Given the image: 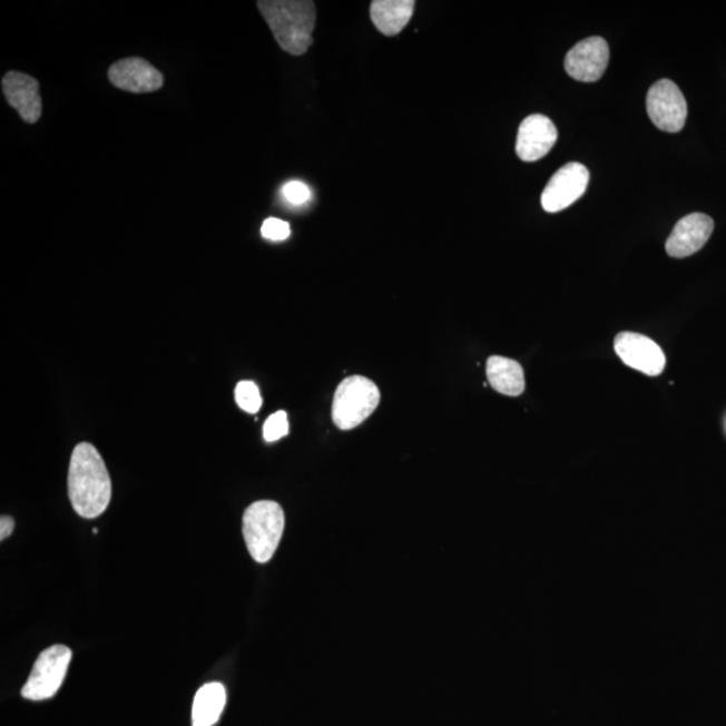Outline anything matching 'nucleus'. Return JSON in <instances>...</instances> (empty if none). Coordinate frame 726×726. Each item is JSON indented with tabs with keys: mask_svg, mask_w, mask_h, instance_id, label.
Segmentation results:
<instances>
[{
	"mask_svg": "<svg viewBox=\"0 0 726 726\" xmlns=\"http://www.w3.org/2000/svg\"><path fill=\"white\" fill-rule=\"evenodd\" d=\"M381 394L372 380L352 375L343 380L334 394L333 420L342 431H350L363 423L377 410Z\"/></svg>",
	"mask_w": 726,
	"mask_h": 726,
	"instance_id": "obj_4",
	"label": "nucleus"
},
{
	"mask_svg": "<svg viewBox=\"0 0 726 726\" xmlns=\"http://www.w3.org/2000/svg\"><path fill=\"white\" fill-rule=\"evenodd\" d=\"M283 194L285 199L293 205H302L307 203L311 197V192L307 185H304L303 182L293 180L288 182L287 185L283 187Z\"/></svg>",
	"mask_w": 726,
	"mask_h": 726,
	"instance_id": "obj_20",
	"label": "nucleus"
},
{
	"mask_svg": "<svg viewBox=\"0 0 726 726\" xmlns=\"http://www.w3.org/2000/svg\"><path fill=\"white\" fill-rule=\"evenodd\" d=\"M14 520H12V518L9 516H3L2 520H0V540L3 541L6 538L10 537L12 530H14Z\"/></svg>",
	"mask_w": 726,
	"mask_h": 726,
	"instance_id": "obj_21",
	"label": "nucleus"
},
{
	"mask_svg": "<svg viewBox=\"0 0 726 726\" xmlns=\"http://www.w3.org/2000/svg\"><path fill=\"white\" fill-rule=\"evenodd\" d=\"M414 6L413 0H374L371 4L372 22L382 35L398 36L410 23Z\"/></svg>",
	"mask_w": 726,
	"mask_h": 726,
	"instance_id": "obj_14",
	"label": "nucleus"
},
{
	"mask_svg": "<svg viewBox=\"0 0 726 726\" xmlns=\"http://www.w3.org/2000/svg\"><path fill=\"white\" fill-rule=\"evenodd\" d=\"M262 235L271 242H284L291 235L290 225L278 218H268L262 226Z\"/></svg>",
	"mask_w": 726,
	"mask_h": 726,
	"instance_id": "obj_19",
	"label": "nucleus"
},
{
	"mask_svg": "<svg viewBox=\"0 0 726 726\" xmlns=\"http://www.w3.org/2000/svg\"><path fill=\"white\" fill-rule=\"evenodd\" d=\"M485 373H488L490 385L498 393L518 398L524 392L527 385H524L523 369L514 360L498 355L490 356Z\"/></svg>",
	"mask_w": 726,
	"mask_h": 726,
	"instance_id": "obj_15",
	"label": "nucleus"
},
{
	"mask_svg": "<svg viewBox=\"0 0 726 726\" xmlns=\"http://www.w3.org/2000/svg\"><path fill=\"white\" fill-rule=\"evenodd\" d=\"M715 229V223L703 213H693L679 219L666 242L667 255L685 258L695 255L708 243Z\"/></svg>",
	"mask_w": 726,
	"mask_h": 726,
	"instance_id": "obj_12",
	"label": "nucleus"
},
{
	"mask_svg": "<svg viewBox=\"0 0 726 726\" xmlns=\"http://www.w3.org/2000/svg\"><path fill=\"white\" fill-rule=\"evenodd\" d=\"M112 86L129 94H153L164 87L165 77L140 57H129L108 70Z\"/></svg>",
	"mask_w": 726,
	"mask_h": 726,
	"instance_id": "obj_10",
	"label": "nucleus"
},
{
	"mask_svg": "<svg viewBox=\"0 0 726 726\" xmlns=\"http://www.w3.org/2000/svg\"><path fill=\"white\" fill-rule=\"evenodd\" d=\"M559 131L548 116H528L518 129L516 151L523 161H536L552 150Z\"/></svg>",
	"mask_w": 726,
	"mask_h": 726,
	"instance_id": "obj_11",
	"label": "nucleus"
},
{
	"mask_svg": "<svg viewBox=\"0 0 726 726\" xmlns=\"http://www.w3.org/2000/svg\"><path fill=\"white\" fill-rule=\"evenodd\" d=\"M2 89L6 100L17 109L23 121L28 125H36L41 119L40 82L35 77L21 73V71H9L3 77Z\"/></svg>",
	"mask_w": 726,
	"mask_h": 726,
	"instance_id": "obj_13",
	"label": "nucleus"
},
{
	"mask_svg": "<svg viewBox=\"0 0 726 726\" xmlns=\"http://www.w3.org/2000/svg\"><path fill=\"white\" fill-rule=\"evenodd\" d=\"M265 22L285 53L303 56L313 45L316 8L311 0H261Z\"/></svg>",
	"mask_w": 726,
	"mask_h": 726,
	"instance_id": "obj_2",
	"label": "nucleus"
},
{
	"mask_svg": "<svg viewBox=\"0 0 726 726\" xmlns=\"http://www.w3.org/2000/svg\"><path fill=\"white\" fill-rule=\"evenodd\" d=\"M68 491L76 513L84 518L101 516L111 502V478L92 444L81 443L71 453Z\"/></svg>",
	"mask_w": 726,
	"mask_h": 726,
	"instance_id": "obj_1",
	"label": "nucleus"
},
{
	"mask_svg": "<svg viewBox=\"0 0 726 726\" xmlns=\"http://www.w3.org/2000/svg\"><path fill=\"white\" fill-rule=\"evenodd\" d=\"M284 524V511L276 502L258 501L245 510L243 533L253 560L264 563L274 557Z\"/></svg>",
	"mask_w": 726,
	"mask_h": 726,
	"instance_id": "obj_3",
	"label": "nucleus"
},
{
	"mask_svg": "<svg viewBox=\"0 0 726 726\" xmlns=\"http://www.w3.org/2000/svg\"><path fill=\"white\" fill-rule=\"evenodd\" d=\"M609 48L601 37H589L568 51L566 70L572 79L595 82L601 79L608 67Z\"/></svg>",
	"mask_w": 726,
	"mask_h": 726,
	"instance_id": "obj_9",
	"label": "nucleus"
},
{
	"mask_svg": "<svg viewBox=\"0 0 726 726\" xmlns=\"http://www.w3.org/2000/svg\"><path fill=\"white\" fill-rule=\"evenodd\" d=\"M589 171L585 165L568 164L548 182L541 196V204L548 213L567 209L586 193Z\"/></svg>",
	"mask_w": 726,
	"mask_h": 726,
	"instance_id": "obj_8",
	"label": "nucleus"
},
{
	"mask_svg": "<svg viewBox=\"0 0 726 726\" xmlns=\"http://www.w3.org/2000/svg\"><path fill=\"white\" fill-rule=\"evenodd\" d=\"M236 403L246 413L255 414L261 411L263 399L255 382L242 381L236 386Z\"/></svg>",
	"mask_w": 726,
	"mask_h": 726,
	"instance_id": "obj_17",
	"label": "nucleus"
},
{
	"mask_svg": "<svg viewBox=\"0 0 726 726\" xmlns=\"http://www.w3.org/2000/svg\"><path fill=\"white\" fill-rule=\"evenodd\" d=\"M71 650L63 645H55L40 654L35 667L22 687V696L31 702H42L56 696L69 669Z\"/></svg>",
	"mask_w": 726,
	"mask_h": 726,
	"instance_id": "obj_5",
	"label": "nucleus"
},
{
	"mask_svg": "<svg viewBox=\"0 0 726 726\" xmlns=\"http://www.w3.org/2000/svg\"><path fill=\"white\" fill-rule=\"evenodd\" d=\"M290 431L288 416L284 411H278L271 414L264 424V439L268 443L276 442V440L287 436Z\"/></svg>",
	"mask_w": 726,
	"mask_h": 726,
	"instance_id": "obj_18",
	"label": "nucleus"
},
{
	"mask_svg": "<svg viewBox=\"0 0 726 726\" xmlns=\"http://www.w3.org/2000/svg\"><path fill=\"white\" fill-rule=\"evenodd\" d=\"M226 704L225 687L218 683L206 684L197 691L193 704V726H213L223 715Z\"/></svg>",
	"mask_w": 726,
	"mask_h": 726,
	"instance_id": "obj_16",
	"label": "nucleus"
},
{
	"mask_svg": "<svg viewBox=\"0 0 726 726\" xmlns=\"http://www.w3.org/2000/svg\"><path fill=\"white\" fill-rule=\"evenodd\" d=\"M615 352L625 365L640 373L657 377L666 367L664 350L647 336L637 333H620L616 335Z\"/></svg>",
	"mask_w": 726,
	"mask_h": 726,
	"instance_id": "obj_7",
	"label": "nucleus"
},
{
	"mask_svg": "<svg viewBox=\"0 0 726 726\" xmlns=\"http://www.w3.org/2000/svg\"><path fill=\"white\" fill-rule=\"evenodd\" d=\"M647 112L651 121L665 133L676 134L684 128L687 102L676 82L659 80L648 90Z\"/></svg>",
	"mask_w": 726,
	"mask_h": 726,
	"instance_id": "obj_6",
	"label": "nucleus"
}]
</instances>
